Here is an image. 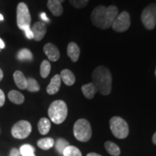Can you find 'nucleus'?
I'll use <instances>...</instances> for the list:
<instances>
[{
  "label": "nucleus",
  "instance_id": "obj_1",
  "mask_svg": "<svg viewBox=\"0 0 156 156\" xmlns=\"http://www.w3.org/2000/svg\"><path fill=\"white\" fill-rule=\"evenodd\" d=\"M118 15L119 9L116 6L110 5L105 7L103 5H99L97 6L91 13V21L97 28L106 30L112 27Z\"/></svg>",
  "mask_w": 156,
  "mask_h": 156
},
{
  "label": "nucleus",
  "instance_id": "obj_2",
  "mask_svg": "<svg viewBox=\"0 0 156 156\" xmlns=\"http://www.w3.org/2000/svg\"><path fill=\"white\" fill-rule=\"evenodd\" d=\"M93 83L101 94L107 95L110 94L112 89V75L106 67L98 66L92 74Z\"/></svg>",
  "mask_w": 156,
  "mask_h": 156
},
{
  "label": "nucleus",
  "instance_id": "obj_3",
  "mask_svg": "<svg viewBox=\"0 0 156 156\" xmlns=\"http://www.w3.org/2000/svg\"><path fill=\"white\" fill-rule=\"evenodd\" d=\"M50 119L54 124H59L65 121L67 116L68 109L66 103L63 101L57 100L51 103L48 110Z\"/></svg>",
  "mask_w": 156,
  "mask_h": 156
},
{
  "label": "nucleus",
  "instance_id": "obj_4",
  "mask_svg": "<svg viewBox=\"0 0 156 156\" xmlns=\"http://www.w3.org/2000/svg\"><path fill=\"white\" fill-rule=\"evenodd\" d=\"M73 133L75 138L80 142H87L92 136V128L88 121L80 119L75 123Z\"/></svg>",
  "mask_w": 156,
  "mask_h": 156
},
{
  "label": "nucleus",
  "instance_id": "obj_5",
  "mask_svg": "<svg viewBox=\"0 0 156 156\" xmlns=\"http://www.w3.org/2000/svg\"><path fill=\"white\" fill-rule=\"evenodd\" d=\"M113 134L118 139H124L128 136L129 129L127 122L119 116L112 117L109 122Z\"/></svg>",
  "mask_w": 156,
  "mask_h": 156
},
{
  "label": "nucleus",
  "instance_id": "obj_6",
  "mask_svg": "<svg viewBox=\"0 0 156 156\" xmlns=\"http://www.w3.org/2000/svg\"><path fill=\"white\" fill-rule=\"evenodd\" d=\"M31 16L26 4L20 2L17 7V25L22 30L30 28Z\"/></svg>",
  "mask_w": 156,
  "mask_h": 156
},
{
  "label": "nucleus",
  "instance_id": "obj_7",
  "mask_svg": "<svg viewBox=\"0 0 156 156\" xmlns=\"http://www.w3.org/2000/svg\"><path fill=\"white\" fill-rule=\"evenodd\" d=\"M142 22L147 30H153L156 25V4L152 3L145 7L141 15Z\"/></svg>",
  "mask_w": 156,
  "mask_h": 156
},
{
  "label": "nucleus",
  "instance_id": "obj_8",
  "mask_svg": "<svg viewBox=\"0 0 156 156\" xmlns=\"http://www.w3.org/2000/svg\"><path fill=\"white\" fill-rule=\"evenodd\" d=\"M32 131L30 123L25 120H21L17 122L12 128L11 132L12 136L17 139H25L30 135Z\"/></svg>",
  "mask_w": 156,
  "mask_h": 156
},
{
  "label": "nucleus",
  "instance_id": "obj_9",
  "mask_svg": "<svg viewBox=\"0 0 156 156\" xmlns=\"http://www.w3.org/2000/svg\"><path fill=\"white\" fill-rule=\"evenodd\" d=\"M131 25L130 15L126 11H123L117 15L112 25L113 30L117 33H123L127 30Z\"/></svg>",
  "mask_w": 156,
  "mask_h": 156
},
{
  "label": "nucleus",
  "instance_id": "obj_10",
  "mask_svg": "<svg viewBox=\"0 0 156 156\" xmlns=\"http://www.w3.org/2000/svg\"><path fill=\"white\" fill-rule=\"evenodd\" d=\"M31 30L34 34V40L36 41H40L44 38L45 35H46L47 28H46V25L44 23L36 22L32 26Z\"/></svg>",
  "mask_w": 156,
  "mask_h": 156
},
{
  "label": "nucleus",
  "instance_id": "obj_11",
  "mask_svg": "<svg viewBox=\"0 0 156 156\" xmlns=\"http://www.w3.org/2000/svg\"><path fill=\"white\" fill-rule=\"evenodd\" d=\"M44 51L48 59L51 62H56L60 58V52L55 45L48 43L44 46Z\"/></svg>",
  "mask_w": 156,
  "mask_h": 156
},
{
  "label": "nucleus",
  "instance_id": "obj_12",
  "mask_svg": "<svg viewBox=\"0 0 156 156\" xmlns=\"http://www.w3.org/2000/svg\"><path fill=\"white\" fill-rule=\"evenodd\" d=\"M61 77L59 75H54L51 80L49 85L47 86L46 91L48 94L49 95H54L59 90L60 86H61Z\"/></svg>",
  "mask_w": 156,
  "mask_h": 156
},
{
  "label": "nucleus",
  "instance_id": "obj_13",
  "mask_svg": "<svg viewBox=\"0 0 156 156\" xmlns=\"http://www.w3.org/2000/svg\"><path fill=\"white\" fill-rule=\"evenodd\" d=\"M47 7L54 16H61L63 13V7L58 0H48Z\"/></svg>",
  "mask_w": 156,
  "mask_h": 156
},
{
  "label": "nucleus",
  "instance_id": "obj_14",
  "mask_svg": "<svg viewBox=\"0 0 156 156\" xmlns=\"http://www.w3.org/2000/svg\"><path fill=\"white\" fill-rule=\"evenodd\" d=\"M80 49L78 45L75 42H70L67 46V55L73 62H77L79 59Z\"/></svg>",
  "mask_w": 156,
  "mask_h": 156
},
{
  "label": "nucleus",
  "instance_id": "obj_15",
  "mask_svg": "<svg viewBox=\"0 0 156 156\" xmlns=\"http://www.w3.org/2000/svg\"><path fill=\"white\" fill-rule=\"evenodd\" d=\"M60 77H61L62 80L64 82V83L68 86L73 85L76 80L75 76L73 73V72L67 69L62 70L60 73Z\"/></svg>",
  "mask_w": 156,
  "mask_h": 156
},
{
  "label": "nucleus",
  "instance_id": "obj_16",
  "mask_svg": "<svg viewBox=\"0 0 156 156\" xmlns=\"http://www.w3.org/2000/svg\"><path fill=\"white\" fill-rule=\"evenodd\" d=\"M13 78L16 85L19 89L25 90L27 87V79L25 78V75L21 71H15L14 75H13Z\"/></svg>",
  "mask_w": 156,
  "mask_h": 156
},
{
  "label": "nucleus",
  "instance_id": "obj_17",
  "mask_svg": "<svg viewBox=\"0 0 156 156\" xmlns=\"http://www.w3.org/2000/svg\"><path fill=\"white\" fill-rule=\"evenodd\" d=\"M82 92L85 97L87 99H92L95 93L98 92V90L95 85L93 83L85 84L82 86Z\"/></svg>",
  "mask_w": 156,
  "mask_h": 156
},
{
  "label": "nucleus",
  "instance_id": "obj_18",
  "mask_svg": "<svg viewBox=\"0 0 156 156\" xmlns=\"http://www.w3.org/2000/svg\"><path fill=\"white\" fill-rule=\"evenodd\" d=\"M8 98L11 102L17 105L22 104L25 101L24 95H23L21 93H20L19 91L15 90H11L10 92L8 93Z\"/></svg>",
  "mask_w": 156,
  "mask_h": 156
},
{
  "label": "nucleus",
  "instance_id": "obj_19",
  "mask_svg": "<svg viewBox=\"0 0 156 156\" xmlns=\"http://www.w3.org/2000/svg\"><path fill=\"white\" fill-rule=\"evenodd\" d=\"M38 131L43 135L48 134L51 129V122L46 118H41L38 124Z\"/></svg>",
  "mask_w": 156,
  "mask_h": 156
},
{
  "label": "nucleus",
  "instance_id": "obj_20",
  "mask_svg": "<svg viewBox=\"0 0 156 156\" xmlns=\"http://www.w3.org/2000/svg\"><path fill=\"white\" fill-rule=\"evenodd\" d=\"M17 58L20 61L30 62L34 59V56H33L32 52L28 48H22L17 53Z\"/></svg>",
  "mask_w": 156,
  "mask_h": 156
},
{
  "label": "nucleus",
  "instance_id": "obj_21",
  "mask_svg": "<svg viewBox=\"0 0 156 156\" xmlns=\"http://www.w3.org/2000/svg\"><path fill=\"white\" fill-rule=\"evenodd\" d=\"M105 148L106 151L113 156H119L121 153L120 148L114 142L108 141L105 143Z\"/></svg>",
  "mask_w": 156,
  "mask_h": 156
},
{
  "label": "nucleus",
  "instance_id": "obj_22",
  "mask_svg": "<svg viewBox=\"0 0 156 156\" xmlns=\"http://www.w3.org/2000/svg\"><path fill=\"white\" fill-rule=\"evenodd\" d=\"M54 140L53 138L51 137H46L43 138V139L39 140L38 142H37V145L41 149L44 150V151H46V150L50 149L54 146Z\"/></svg>",
  "mask_w": 156,
  "mask_h": 156
},
{
  "label": "nucleus",
  "instance_id": "obj_23",
  "mask_svg": "<svg viewBox=\"0 0 156 156\" xmlns=\"http://www.w3.org/2000/svg\"><path fill=\"white\" fill-rule=\"evenodd\" d=\"M51 71V64L47 60H44L41 64L40 73L43 78H46L49 75Z\"/></svg>",
  "mask_w": 156,
  "mask_h": 156
},
{
  "label": "nucleus",
  "instance_id": "obj_24",
  "mask_svg": "<svg viewBox=\"0 0 156 156\" xmlns=\"http://www.w3.org/2000/svg\"><path fill=\"white\" fill-rule=\"evenodd\" d=\"M26 89L30 92H38L40 90L38 82L34 78L30 77L27 79V87Z\"/></svg>",
  "mask_w": 156,
  "mask_h": 156
},
{
  "label": "nucleus",
  "instance_id": "obj_25",
  "mask_svg": "<svg viewBox=\"0 0 156 156\" xmlns=\"http://www.w3.org/2000/svg\"><path fill=\"white\" fill-rule=\"evenodd\" d=\"M64 156H82L80 151L75 146L69 145L63 152Z\"/></svg>",
  "mask_w": 156,
  "mask_h": 156
},
{
  "label": "nucleus",
  "instance_id": "obj_26",
  "mask_svg": "<svg viewBox=\"0 0 156 156\" xmlns=\"http://www.w3.org/2000/svg\"><path fill=\"white\" fill-rule=\"evenodd\" d=\"M69 142L67 140L62 138L58 139L57 141L56 142V149L58 151V153L63 154V152L64 150L66 149V147H67L69 146Z\"/></svg>",
  "mask_w": 156,
  "mask_h": 156
},
{
  "label": "nucleus",
  "instance_id": "obj_27",
  "mask_svg": "<svg viewBox=\"0 0 156 156\" xmlns=\"http://www.w3.org/2000/svg\"><path fill=\"white\" fill-rule=\"evenodd\" d=\"M21 155L23 156H35L34 148L29 145H24L20 149Z\"/></svg>",
  "mask_w": 156,
  "mask_h": 156
},
{
  "label": "nucleus",
  "instance_id": "obj_28",
  "mask_svg": "<svg viewBox=\"0 0 156 156\" xmlns=\"http://www.w3.org/2000/svg\"><path fill=\"white\" fill-rule=\"evenodd\" d=\"M69 1L73 7L77 9H82L86 7L89 0H69Z\"/></svg>",
  "mask_w": 156,
  "mask_h": 156
},
{
  "label": "nucleus",
  "instance_id": "obj_29",
  "mask_svg": "<svg viewBox=\"0 0 156 156\" xmlns=\"http://www.w3.org/2000/svg\"><path fill=\"white\" fill-rule=\"evenodd\" d=\"M5 102V93L1 89H0V107L4 106Z\"/></svg>",
  "mask_w": 156,
  "mask_h": 156
},
{
  "label": "nucleus",
  "instance_id": "obj_30",
  "mask_svg": "<svg viewBox=\"0 0 156 156\" xmlns=\"http://www.w3.org/2000/svg\"><path fill=\"white\" fill-rule=\"evenodd\" d=\"M9 156H21V154L19 150H17V148H12L9 153Z\"/></svg>",
  "mask_w": 156,
  "mask_h": 156
},
{
  "label": "nucleus",
  "instance_id": "obj_31",
  "mask_svg": "<svg viewBox=\"0 0 156 156\" xmlns=\"http://www.w3.org/2000/svg\"><path fill=\"white\" fill-rule=\"evenodd\" d=\"M24 32L25 34V36H26V37L28 39L34 38V34H33V32H32V30H31V28L27 29V30H25Z\"/></svg>",
  "mask_w": 156,
  "mask_h": 156
},
{
  "label": "nucleus",
  "instance_id": "obj_32",
  "mask_svg": "<svg viewBox=\"0 0 156 156\" xmlns=\"http://www.w3.org/2000/svg\"><path fill=\"white\" fill-rule=\"evenodd\" d=\"M41 19L43 20L46 21V22H48V21H49V20H48L47 16H46V13H44V12L41 13Z\"/></svg>",
  "mask_w": 156,
  "mask_h": 156
},
{
  "label": "nucleus",
  "instance_id": "obj_33",
  "mask_svg": "<svg viewBox=\"0 0 156 156\" xmlns=\"http://www.w3.org/2000/svg\"><path fill=\"white\" fill-rule=\"evenodd\" d=\"M5 43L3 41V40L2 38H0V49L5 48Z\"/></svg>",
  "mask_w": 156,
  "mask_h": 156
},
{
  "label": "nucleus",
  "instance_id": "obj_34",
  "mask_svg": "<svg viewBox=\"0 0 156 156\" xmlns=\"http://www.w3.org/2000/svg\"><path fill=\"white\" fill-rule=\"evenodd\" d=\"M87 156H102L101 155H99V154H97V153H90L89 154H87Z\"/></svg>",
  "mask_w": 156,
  "mask_h": 156
},
{
  "label": "nucleus",
  "instance_id": "obj_35",
  "mask_svg": "<svg viewBox=\"0 0 156 156\" xmlns=\"http://www.w3.org/2000/svg\"><path fill=\"white\" fill-rule=\"evenodd\" d=\"M153 143L155 144V145H156V132L153 136Z\"/></svg>",
  "mask_w": 156,
  "mask_h": 156
},
{
  "label": "nucleus",
  "instance_id": "obj_36",
  "mask_svg": "<svg viewBox=\"0 0 156 156\" xmlns=\"http://www.w3.org/2000/svg\"><path fill=\"white\" fill-rule=\"evenodd\" d=\"M3 76H4V74H3L2 70L1 69H0V82H1V81H2V80Z\"/></svg>",
  "mask_w": 156,
  "mask_h": 156
},
{
  "label": "nucleus",
  "instance_id": "obj_37",
  "mask_svg": "<svg viewBox=\"0 0 156 156\" xmlns=\"http://www.w3.org/2000/svg\"><path fill=\"white\" fill-rule=\"evenodd\" d=\"M4 20V17L2 16V15L0 14V21H2Z\"/></svg>",
  "mask_w": 156,
  "mask_h": 156
},
{
  "label": "nucleus",
  "instance_id": "obj_38",
  "mask_svg": "<svg viewBox=\"0 0 156 156\" xmlns=\"http://www.w3.org/2000/svg\"><path fill=\"white\" fill-rule=\"evenodd\" d=\"M58 2H60V3H62V2H64V1H65V0H58Z\"/></svg>",
  "mask_w": 156,
  "mask_h": 156
},
{
  "label": "nucleus",
  "instance_id": "obj_39",
  "mask_svg": "<svg viewBox=\"0 0 156 156\" xmlns=\"http://www.w3.org/2000/svg\"><path fill=\"white\" fill-rule=\"evenodd\" d=\"M155 76H156V69H155Z\"/></svg>",
  "mask_w": 156,
  "mask_h": 156
}]
</instances>
